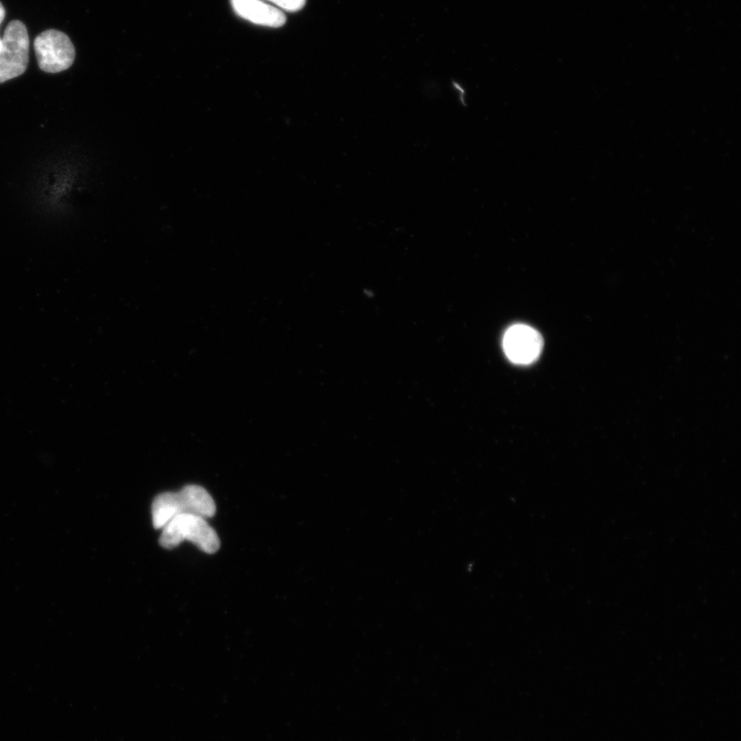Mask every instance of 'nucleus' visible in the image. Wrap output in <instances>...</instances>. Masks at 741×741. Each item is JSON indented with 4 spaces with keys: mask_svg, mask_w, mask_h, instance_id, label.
I'll use <instances>...</instances> for the list:
<instances>
[{
    "mask_svg": "<svg viewBox=\"0 0 741 741\" xmlns=\"http://www.w3.org/2000/svg\"><path fill=\"white\" fill-rule=\"evenodd\" d=\"M282 12L295 13L302 10L306 5V0H263Z\"/></svg>",
    "mask_w": 741,
    "mask_h": 741,
    "instance_id": "0eeeda50",
    "label": "nucleus"
},
{
    "mask_svg": "<svg viewBox=\"0 0 741 741\" xmlns=\"http://www.w3.org/2000/svg\"><path fill=\"white\" fill-rule=\"evenodd\" d=\"M231 5L239 17L256 25L278 28L287 22L285 12L263 0H231Z\"/></svg>",
    "mask_w": 741,
    "mask_h": 741,
    "instance_id": "423d86ee",
    "label": "nucleus"
},
{
    "mask_svg": "<svg viewBox=\"0 0 741 741\" xmlns=\"http://www.w3.org/2000/svg\"><path fill=\"white\" fill-rule=\"evenodd\" d=\"M217 506L206 489L198 485H188L179 492H165L158 496L152 507L153 524L162 529L170 520L181 515H197L211 518L216 515Z\"/></svg>",
    "mask_w": 741,
    "mask_h": 741,
    "instance_id": "f257e3e1",
    "label": "nucleus"
},
{
    "mask_svg": "<svg viewBox=\"0 0 741 741\" xmlns=\"http://www.w3.org/2000/svg\"><path fill=\"white\" fill-rule=\"evenodd\" d=\"M34 51L43 72L59 74L72 67L76 59V49L68 35L56 29H49L34 40Z\"/></svg>",
    "mask_w": 741,
    "mask_h": 741,
    "instance_id": "20e7f679",
    "label": "nucleus"
},
{
    "mask_svg": "<svg viewBox=\"0 0 741 741\" xmlns=\"http://www.w3.org/2000/svg\"><path fill=\"white\" fill-rule=\"evenodd\" d=\"M6 17V9L2 3H0V26H2L4 20ZM3 46V38H0V49H2Z\"/></svg>",
    "mask_w": 741,
    "mask_h": 741,
    "instance_id": "6e6552de",
    "label": "nucleus"
},
{
    "mask_svg": "<svg viewBox=\"0 0 741 741\" xmlns=\"http://www.w3.org/2000/svg\"><path fill=\"white\" fill-rule=\"evenodd\" d=\"M503 346L508 359L517 365L536 362L543 350L541 334L526 325L511 327L504 336Z\"/></svg>",
    "mask_w": 741,
    "mask_h": 741,
    "instance_id": "39448f33",
    "label": "nucleus"
},
{
    "mask_svg": "<svg viewBox=\"0 0 741 741\" xmlns=\"http://www.w3.org/2000/svg\"><path fill=\"white\" fill-rule=\"evenodd\" d=\"M189 541L208 554L218 552L221 542L217 532L206 518L187 514L170 520L163 528L159 543L165 549H174Z\"/></svg>",
    "mask_w": 741,
    "mask_h": 741,
    "instance_id": "f03ea898",
    "label": "nucleus"
},
{
    "mask_svg": "<svg viewBox=\"0 0 741 741\" xmlns=\"http://www.w3.org/2000/svg\"><path fill=\"white\" fill-rule=\"evenodd\" d=\"M29 35L26 26L14 20L7 26L0 49V84L22 76L29 63Z\"/></svg>",
    "mask_w": 741,
    "mask_h": 741,
    "instance_id": "7ed1b4c3",
    "label": "nucleus"
}]
</instances>
